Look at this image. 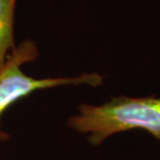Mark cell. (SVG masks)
<instances>
[{"instance_id":"obj_1","label":"cell","mask_w":160,"mask_h":160,"mask_svg":"<svg viewBox=\"0 0 160 160\" xmlns=\"http://www.w3.org/2000/svg\"><path fill=\"white\" fill-rule=\"evenodd\" d=\"M68 126L88 134V142L99 146L108 137L133 129L148 131L160 140V98L113 97L102 105L81 104Z\"/></svg>"},{"instance_id":"obj_2","label":"cell","mask_w":160,"mask_h":160,"mask_svg":"<svg viewBox=\"0 0 160 160\" xmlns=\"http://www.w3.org/2000/svg\"><path fill=\"white\" fill-rule=\"evenodd\" d=\"M39 56V50L32 41H24L14 48L0 69V143L8 142L9 133L1 128L3 113L16 102L42 89L53 88L63 85H89L103 84V76L98 73H85L77 77L34 78L22 71L21 67L33 62Z\"/></svg>"},{"instance_id":"obj_3","label":"cell","mask_w":160,"mask_h":160,"mask_svg":"<svg viewBox=\"0 0 160 160\" xmlns=\"http://www.w3.org/2000/svg\"><path fill=\"white\" fill-rule=\"evenodd\" d=\"M15 8L16 0H0V69L15 48Z\"/></svg>"}]
</instances>
